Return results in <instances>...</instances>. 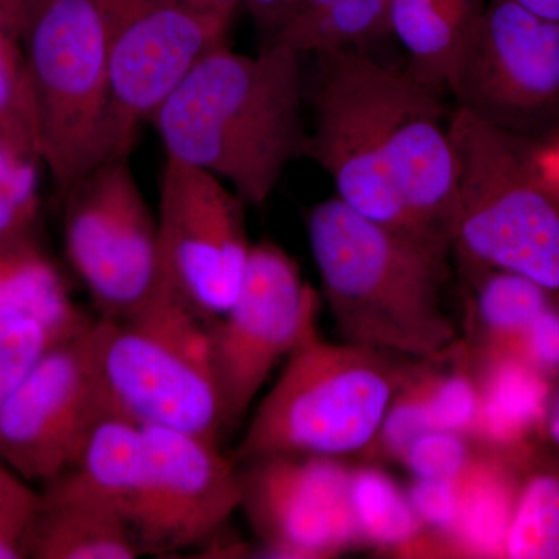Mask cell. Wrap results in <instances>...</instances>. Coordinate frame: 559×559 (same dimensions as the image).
<instances>
[{
  "mask_svg": "<svg viewBox=\"0 0 559 559\" xmlns=\"http://www.w3.org/2000/svg\"><path fill=\"white\" fill-rule=\"evenodd\" d=\"M209 2L216 16L223 17V20L229 22L234 20L238 7L242 5L241 0H209Z\"/></svg>",
  "mask_w": 559,
  "mask_h": 559,
  "instance_id": "38",
  "label": "cell"
},
{
  "mask_svg": "<svg viewBox=\"0 0 559 559\" xmlns=\"http://www.w3.org/2000/svg\"><path fill=\"white\" fill-rule=\"evenodd\" d=\"M307 231L342 340L417 359L454 348L457 326L441 300L448 253L359 215L337 197L312 207Z\"/></svg>",
  "mask_w": 559,
  "mask_h": 559,
  "instance_id": "3",
  "label": "cell"
},
{
  "mask_svg": "<svg viewBox=\"0 0 559 559\" xmlns=\"http://www.w3.org/2000/svg\"><path fill=\"white\" fill-rule=\"evenodd\" d=\"M392 0H334L318 20L300 31L278 36V44L301 55L358 49L390 32Z\"/></svg>",
  "mask_w": 559,
  "mask_h": 559,
  "instance_id": "24",
  "label": "cell"
},
{
  "mask_svg": "<svg viewBox=\"0 0 559 559\" xmlns=\"http://www.w3.org/2000/svg\"><path fill=\"white\" fill-rule=\"evenodd\" d=\"M264 44L274 39L299 13L305 0H241Z\"/></svg>",
  "mask_w": 559,
  "mask_h": 559,
  "instance_id": "32",
  "label": "cell"
},
{
  "mask_svg": "<svg viewBox=\"0 0 559 559\" xmlns=\"http://www.w3.org/2000/svg\"><path fill=\"white\" fill-rule=\"evenodd\" d=\"M143 429L145 484L131 524L140 551L171 557L204 546L240 510V465L216 441L162 426Z\"/></svg>",
  "mask_w": 559,
  "mask_h": 559,
  "instance_id": "14",
  "label": "cell"
},
{
  "mask_svg": "<svg viewBox=\"0 0 559 559\" xmlns=\"http://www.w3.org/2000/svg\"><path fill=\"white\" fill-rule=\"evenodd\" d=\"M524 466L502 558L559 559V454L528 455Z\"/></svg>",
  "mask_w": 559,
  "mask_h": 559,
  "instance_id": "20",
  "label": "cell"
},
{
  "mask_svg": "<svg viewBox=\"0 0 559 559\" xmlns=\"http://www.w3.org/2000/svg\"><path fill=\"white\" fill-rule=\"evenodd\" d=\"M511 359L543 378L559 374V305L550 304L522 334Z\"/></svg>",
  "mask_w": 559,
  "mask_h": 559,
  "instance_id": "29",
  "label": "cell"
},
{
  "mask_svg": "<svg viewBox=\"0 0 559 559\" xmlns=\"http://www.w3.org/2000/svg\"><path fill=\"white\" fill-rule=\"evenodd\" d=\"M407 496L423 525L452 538L460 509L455 480L417 479Z\"/></svg>",
  "mask_w": 559,
  "mask_h": 559,
  "instance_id": "30",
  "label": "cell"
},
{
  "mask_svg": "<svg viewBox=\"0 0 559 559\" xmlns=\"http://www.w3.org/2000/svg\"><path fill=\"white\" fill-rule=\"evenodd\" d=\"M314 57L304 156L359 215L450 252L455 157L439 90L358 49Z\"/></svg>",
  "mask_w": 559,
  "mask_h": 559,
  "instance_id": "1",
  "label": "cell"
},
{
  "mask_svg": "<svg viewBox=\"0 0 559 559\" xmlns=\"http://www.w3.org/2000/svg\"><path fill=\"white\" fill-rule=\"evenodd\" d=\"M38 502L0 510V559L27 558V535Z\"/></svg>",
  "mask_w": 559,
  "mask_h": 559,
  "instance_id": "31",
  "label": "cell"
},
{
  "mask_svg": "<svg viewBox=\"0 0 559 559\" xmlns=\"http://www.w3.org/2000/svg\"><path fill=\"white\" fill-rule=\"evenodd\" d=\"M428 429L466 433L476 430L480 414V389L465 371L450 374L421 373Z\"/></svg>",
  "mask_w": 559,
  "mask_h": 559,
  "instance_id": "27",
  "label": "cell"
},
{
  "mask_svg": "<svg viewBox=\"0 0 559 559\" xmlns=\"http://www.w3.org/2000/svg\"><path fill=\"white\" fill-rule=\"evenodd\" d=\"M145 474L143 425L119 411H110L92 430L76 462L51 481H60L73 491L105 503L131 527Z\"/></svg>",
  "mask_w": 559,
  "mask_h": 559,
  "instance_id": "17",
  "label": "cell"
},
{
  "mask_svg": "<svg viewBox=\"0 0 559 559\" xmlns=\"http://www.w3.org/2000/svg\"><path fill=\"white\" fill-rule=\"evenodd\" d=\"M180 2L187 3V5L193 7V9L205 11V13L215 14L212 11V7H210L209 0H180Z\"/></svg>",
  "mask_w": 559,
  "mask_h": 559,
  "instance_id": "39",
  "label": "cell"
},
{
  "mask_svg": "<svg viewBox=\"0 0 559 559\" xmlns=\"http://www.w3.org/2000/svg\"><path fill=\"white\" fill-rule=\"evenodd\" d=\"M0 307L27 312L60 341L94 320L72 300L60 271L35 237L0 241Z\"/></svg>",
  "mask_w": 559,
  "mask_h": 559,
  "instance_id": "19",
  "label": "cell"
},
{
  "mask_svg": "<svg viewBox=\"0 0 559 559\" xmlns=\"http://www.w3.org/2000/svg\"><path fill=\"white\" fill-rule=\"evenodd\" d=\"M25 551L33 559L142 557L134 533L116 510L58 481L39 491Z\"/></svg>",
  "mask_w": 559,
  "mask_h": 559,
  "instance_id": "16",
  "label": "cell"
},
{
  "mask_svg": "<svg viewBox=\"0 0 559 559\" xmlns=\"http://www.w3.org/2000/svg\"><path fill=\"white\" fill-rule=\"evenodd\" d=\"M102 366L116 411L219 443L226 426L210 320L164 278L138 311L106 319Z\"/></svg>",
  "mask_w": 559,
  "mask_h": 559,
  "instance_id": "6",
  "label": "cell"
},
{
  "mask_svg": "<svg viewBox=\"0 0 559 559\" xmlns=\"http://www.w3.org/2000/svg\"><path fill=\"white\" fill-rule=\"evenodd\" d=\"M25 0H0V24L20 33L24 17Z\"/></svg>",
  "mask_w": 559,
  "mask_h": 559,
  "instance_id": "35",
  "label": "cell"
},
{
  "mask_svg": "<svg viewBox=\"0 0 559 559\" xmlns=\"http://www.w3.org/2000/svg\"><path fill=\"white\" fill-rule=\"evenodd\" d=\"M457 108L506 130L559 103V22L513 0H488L452 62Z\"/></svg>",
  "mask_w": 559,
  "mask_h": 559,
  "instance_id": "13",
  "label": "cell"
},
{
  "mask_svg": "<svg viewBox=\"0 0 559 559\" xmlns=\"http://www.w3.org/2000/svg\"><path fill=\"white\" fill-rule=\"evenodd\" d=\"M241 506L271 558L336 557L362 543L349 473L330 457H266L242 463Z\"/></svg>",
  "mask_w": 559,
  "mask_h": 559,
  "instance_id": "15",
  "label": "cell"
},
{
  "mask_svg": "<svg viewBox=\"0 0 559 559\" xmlns=\"http://www.w3.org/2000/svg\"><path fill=\"white\" fill-rule=\"evenodd\" d=\"M38 499L39 491H36L32 484L17 476L5 463L0 462V510L31 506L38 502Z\"/></svg>",
  "mask_w": 559,
  "mask_h": 559,
  "instance_id": "33",
  "label": "cell"
},
{
  "mask_svg": "<svg viewBox=\"0 0 559 559\" xmlns=\"http://www.w3.org/2000/svg\"><path fill=\"white\" fill-rule=\"evenodd\" d=\"M21 43L38 109L40 160L62 198L106 159L109 80L103 0H25Z\"/></svg>",
  "mask_w": 559,
  "mask_h": 559,
  "instance_id": "7",
  "label": "cell"
},
{
  "mask_svg": "<svg viewBox=\"0 0 559 559\" xmlns=\"http://www.w3.org/2000/svg\"><path fill=\"white\" fill-rule=\"evenodd\" d=\"M0 146L13 156L40 160L38 109L20 33L0 24Z\"/></svg>",
  "mask_w": 559,
  "mask_h": 559,
  "instance_id": "23",
  "label": "cell"
},
{
  "mask_svg": "<svg viewBox=\"0 0 559 559\" xmlns=\"http://www.w3.org/2000/svg\"><path fill=\"white\" fill-rule=\"evenodd\" d=\"M488 0H392L390 32L411 57L409 69L430 87L447 86L459 50Z\"/></svg>",
  "mask_w": 559,
  "mask_h": 559,
  "instance_id": "18",
  "label": "cell"
},
{
  "mask_svg": "<svg viewBox=\"0 0 559 559\" xmlns=\"http://www.w3.org/2000/svg\"><path fill=\"white\" fill-rule=\"evenodd\" d=\"M106 319L51 345L0 406V462L46 485L79 459L97 423L116 411L103 374Z\"/></svg>",
  "mask_w": 559,
  "mask_h": 559,
  "instance_id": "9",
  "label": "cell"
},
{
  "mask_svg": "<svg viewBox=\"0 0 559 559\" xmlns=\"http://www.w3.org/2000/svg\"><path fill=\"white\" fill-rule=\"evenodd\" d=\"M532 159L540 178L559 198V140L544 148L533 151Z\"/></svg>",
  "mask_w": 559,
  "mask_h": 559,
  "instance_id": "34",
  "label": "cell"
},
{
  "mask_svg": "<svg viewBox=\"0 0 559 559\" xmlns=\"http://www.w3.org/2000/svg\"><path fill=\"white\" fill-rule=\"evenodd\" d=\"M477 454L465 433L430 429L412 441L401 460L415 479L457 480Z\"/></svg>",
  "mask_w": 559,
  "mask_h": 559,
  "instance_id": "28",
  "label": "cell"
},
{
  "mask_svg": "<svg viewBox=\"0 0 559 559\" xmlns=\"http://www.w3.org/2000/svg\"><path fill=\"white\" fill-rule=\"evenodd\" d=\"M38 162L0 146V241L35 237L39 215Z\"/></svg>",
  "mask_w": 559,
  "mask_h": 559,
  "instance_id": "26",
  "label": "cell"
},
{
  "mask_svg": "<svg viewBox=\"0 0 559 559\" xmlns=\"http://www.w3.org/2000/svg\"><path fill=\"white\" fill-rule=\"evenodd\" d=\"M320 297L275 242L252 245L237 299L210 320L226 430L237 428L272 370L319 318Z\"/></svg>",
  "mask_w": 559,
  "mask_h": 559,
  "instance_id": "11",
  "label": "cell"
},
{
  "mask_svg": "<svg viewBox=\"0 0 559 559\" xmlns=\"http://www.w3.org/2000/svg\"><path fill=\"white\" fill-rule=\"evenodd\" d=\"M411 377L395 355L326 341L316 319L261 400L235 462L280 455L340 459L369 451Z\"/></svg>",
  "mask_w": 559,
  "mask_h": 559,
  "instance_id": "4",
  "label": "cell"
},
{
  "mask_svg": "<svg viewBox=\"0 0 559 559\" xmlns=\"http://www.w3.org/2000/svg\"><path fill=\"white\" fill-rule=\"evenodd\" d=\"M349 499L362 543L393 550H412L423 535L409 496L373 468L352 469Z\"/></svg>",
  "mask_w": 559,
  "mask_h": 559,
  "instance_id": "22",
  "label": "cell"
},
{
  "mask_svg": "<svg viewBox=\"0 0 559 559\" xmlns=\"http://www.w3.org/2000/svg\"><path fill=\"white\" fill-rule=\"evenodd\" d=\"M61 200L66 257L98 318L119 320L138 311L162 283L159 226L130 156L102 160Z\"/></svg>",
  "mask_w": 559,
  "mask_h": 559,
  "instance_id": "8",
  "label": "cell"
},
{
  "mask_svg": "<svg viewBox=\"0 0 559 559\" xmlns=\"http://www.w3.org/2000/svg\"><path fill=\"white\" fill-rule=\"evenodd\" d=\"M544 20L559 22V0H513Z\"/></svg>",
  "mask_w": 559,
  "mask_h": 559,
  "instance_id": "36",
  "label": "cell"
},
{
  "mask_svg": "<svg viewBox=\"0 0 559 559\" xmlns=\"http://www.w3.org/2000/svg\"><path fill=\"white\" fill-rule=\"evenodd\" d=\"M300 58L278 44H263L257 55L227 44L209 51L151 120L165 156L216 176L246 204L263 205L304 156Z\"/></svg>",
  "mask_w": 559,
  "mask_h": 559,
  "instance_id": "2",
  "label": "cell"
},
{
  "mask_svg": "<svg viewBox=\"0 0 559 559\" xmlns=\"http://www.w3.org/2000/svg\"><path fill=\"white\" fill-rule=\"evenodd\" d=\"M544 430H546V439L551 447L550 451L559 454V400L558 403L555 404L554 409H551L549 417L546 418Z\"/></svg>",
  "mask_w": 559,
  "mask_h": 559,
  "instance_id": "37",
  "label": "cell"
},
{
  "mask_svg": "<svg viewBox=\"0 0 559 559\" xmlns=\"http://www.w3.org/2000/svg\"><path fill=\"white\" fill-rule=\"evenodd\" d=\"M476 310L495 358H513L522 334L555 299L532 280L481 270Z\"/></svg>",
  "mask_w": 559,
  "mask_h": 559,
  "instance_id": "21",
  "label": "cell"
},
{
  "mask_svg": "<svg viewBox=\"0 0 559 559\" xmlns=\"http://www.w3.org/2000/svg\"><path fill=\"white\" fill-rule=\"evenodd\" d=\"M451 246L471 267L510 272L546 289L559 305V198L532 153L510 132L455 108Z\"/></svg>",
  "mask_w": 559,
  "mask_h": 559,
  "instance_id": "5",
  "label": "cell"
},
{
  "mask_svg": "<svg viewBox=\"0 0 559 559\" xmlns=\"http://www.w3.org/2000/svg\"><path fill=\"white\" fill-rule=\"evenodd\" d=\"M108 27L106 159L130 156L139 132L231 22L180 0H103Z\"/></svg>",
  "mask_w": 559,
  "mask_h": 559,
  "instance_id": "10",
  "label": "cell"
},
{
  "mask_svg": "<svg viewBox=\"0 0 559 559\" xmlns=\"http://www.w3.org/2000/svg\"><path fill=\"white\" fill-rule=\"evenodd\" d=\"M57 342L60 340L40 320L0 307V406Z\"/></svg>",
  "mask_w": 559,
  "mask_h": 559,
  "instance_id": "25",
  "label": "cell"
},
{
  "mask_svg": "<svg viewBox=\"0 0 559 559\" xmlns=\"http://www.w3.org/2000/svg\"><path fill=\"white\" fill-rule=\"evenodd\" d=\"M246 207L216 176L165 159L157 212L162 278L207 320L229 310L241 288L252 249Z\"/></svg>",
  "mask_w": 559,
  "mask_h": 559,
  "instance_id": "12",
  "label": "cell"
}]
</instances>
